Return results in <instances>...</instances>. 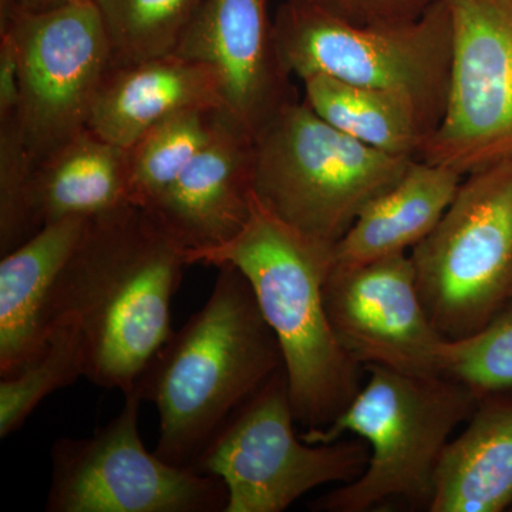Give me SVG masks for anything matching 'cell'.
<instances>
[{"label":"cell","mask_w":512,"mask_h":512,"mask_svg":"<svg viewBox=\"0 0 512 512\" xmlns=\"http://www.w3.org/2000/svg\"><path fill=\"white\" fill-rule=\"evenodd\" d=\"M106 26L111 66L170 55L205 0H93Z\"/></svg>","instance_id":"603a6c76"},{"label":"cell","mask_w":512,"mask_h":512,"mask_svg":"<svg viewBox=\"0 0 512 512\" xmlns=\"http://www.w3.org/2000/svg\"><path fill=\"white\" fill-rule=\"evenodd\" d=\"M326 13L352 25L379 26L413 22L439 0H281Z\"/></svg>","instance_id":"484cf974"},{"label":"cell","mask_w":512,"mask_h":512,"mask_svg":"<svg viewBox=\"0 0 512 512\" xmlns=\"http://www.w3.org/2000/svg\"><path fill=\"white\" fill-rule=\"evenodd\" d=\"M330 325L363 367L439 377L447 339L421 301L410 254L330 268L323 285Z\"/></svg>","instance_id":"7c38bea8"},{"label":"cell","mask_w":512,"mask_h":512,"mask_svg":"<svg viewBox=\"0 0 512 512\" xmlns=\"http://www.w3.org/2000/svg\"><path fill=\"white\" fill-rule=\"evenodd\" d=\"M464 175L416 160L399 183L363 208L333 248V265L360 266L406 255L437 227Z\"/></svg>","instance_id":"e0dca14e"},{"label":"cell","mask_w":512,"mask_h":512,"mask_svg":"<svg viewBox=\"0 0 512 512\" xmlns=\"http://www.w3.org/2000/svg\"><path fill=\"white\" fill-rule=\"evenodd\" d=\"M333 248L254 198L237 237L191 258V265H232L247 276L281 346L293 416L306 430L326 429L338 419L362 389L366 370L336 338L326 312L323 285Z\"/></svg>","instance_id":"3957f363"},{"label":"cell","mask_w":512,"mask_h":512,"mask_svg":"<svg viewBox=\"0 0 512 512\" xmlns=\"http://www.w3.org/2000/svg\"><path fill=\"white\" fill-rule=\"evenodd\" d=\"M22 99L18 50L9 33L0 32V120L18 116Z\"/></svg>","instance_id":"4316f807"},{"label":"cell","mask_w":512,"mask_h":512,"mask_svg":"<svg viewBox=\"0 0 512 512\" xmlns=\"http://www.w3.org/2000/svg\"><path fill=\"white\" fill-rule=\"evenodd\" d=\"M441 375L478 397L512 387V299L477 335L444 343Z\"/></svg>","instance_id":"cb8c5ba5"},{"label":"cell","mask_w":512,"mask_h":512,"mask_svg":"<svg viewBox=\"0 0 512 512\" xmlns=\"http://www.w3.org/2000/svg\"><path fill=\"white\" fill-rule=\"evenodd\" d=\"M18 50L20 131L35 163L89 128L111 67V45L94 2L0 20Z\"/></svg>","instance_id":"30bf717a"},{"label":"cell","mask_w":512,"mask_h":512,"mask_svg":"<svg viewBox=\"0 0 512 512\" xmlns=\"http://www.w3.org/2000/svg\"><path fill=\"white\" fill-rule=\"evenodd\" d=\"M410 258L441 335L453 342L481 332L512 299V158L467 174Z\"/></svg>","instance_id":"52a82bcc"},{"label":"cell","mask_w":512,"mask_h":512,"mask_svg":"<svg viewBox=\"0 0 512 512\" xmlns=\"http://www.w3.org/2000/svg\"><path fill=\"white\" fill-rule=\"evenodd\" d=\"M416 160L367 146L295 99L256 131L252 190L285 224L336 245Z\"/></svg>","instance_id":"5b68a950"},{"label":"cell","mask_w":512,"mask_h":512,"mask_svg":"<svg viewBox=\"0 0 512 512\" xmlns=\"http://www.w3.org/2000/svg\"><path fill=\"white\" fill-rule=\"evenodd\" d=\"M188 265L187 251L143 207L124 202L89 218L53 286L47 323L79 330L90 382L133 392L173 335L171 299Z\"/></svg>","instance_id":"6da1fadb"},{"label":"cell","mask_w":512,"mask_h":512,"mask_svg":"<svg viewBox=\"0 0 512 512\" xmlns=\"http://www.w3.org/2000/svg\"><path fill=\"white\" fill-rule=\"evenodd\" d=\"M460 436L441 457L430 512L512 508V387L478 397Z\"/></svg>","instance_id":"ac0fdd59"},{"label":"cell","mask_w":512,"mask_h":512,"mask_svg":"<svg viewBox=\"0 0 512 512\" xmlns=\"http://www.w3.org/2000/svg\"><path fill=\"white\" fill-rule=\"evenodd\" d=\"M143 400L124 394L106 426L83 439L63 437L52 447L47 512H225L221 478L167 463L138 433Z\"/></svg>","instance_id":"9c48e42d"},{"label":"cell","mask_w":512,"mask_h":512,"mask_svg":"<svg viewBox=\"0 0 512 512\" xmlns=\"http://www.w3.org/2000/svg\"><path fill=\"white\" fill-rule=\"evenodd\" d=\"M369 379L338 419L323 430H306L309 444L355 434L369 444L362 476L312 501L320 512H366L390 501L429 511L441 457L451 434L470 419L478 396L450 377L407 375L367 366Z\"/></svg>","instance_id":"277c9868"},{"label":"cell","mask_w":512,"mask_h":512,"mask_svg":"<svg viewBox=\"0 0 512 512\" xmlns=\"http://www.w3.org/2000/svg\"><path fill=\"white\" fill-rule=\"evenodd\" d=\"M35 158L16 117L0 120V255L9 254L32 237L29 187Z\"/></svg>","instance_id":"d4e9b609"},{"label":"cell","mask_w":512,"mask_h":512,"mask_svg":"<svg viewBox=\"0 0 512 512\" xmlns=\"http://www.w3.org/2000/svg\"><path fill=\"white\" fill-rule=\"evenodd\" d=\"M89 218L45 225L0 262V377H12L39 352L49 332L53 286Z\"/></svg>","instance_id":"2e32d148"},{"label":"cell","mask_w":512,"mask_h":512,"mask_svg":"<svg viewBox=\"0 0 512 512\" xmlns=\"http://www.w3.org/2000/svg\"><path fill=\"white\" fill-rule=\"evenodd\" d=\"M254 136L222 109L207 146L183 174L144 208L187 251L227 244L247 224L254 207Z\"/></svg>","instance_id":"5bb4252c"},{"label":"cell","mask_w":512,"mask_h":512,"mask_svg":"<svg viewBox=\"0 0 512 512\" xmlns=\"http://www.w3.org/2000/svg\"><path fill=\"white\" fill-rule=\"evenodd\" d=\"M174 53L217 69L225 110L252 136L295 100L276 56L268 0H205Z\"/></svg>","instance_id":"4fadbf2b"},{"label":"cell","mask_w":512,"mask_h":512,"mask_svg":"<svg viewBox=\"0 0 512 512\" xmlns=\"http://www.w3.org/2000/svg\"><path fill=\"white\" fill-rule=\"evenodd\" d=\"M190 109H225L224 84L210 64L170 53L111 66L94 100L89 128L130 148L151 127Z\"/></svg>","instance_id":"9a60e30c"},{"label":"cell","mask_w":512,"mask_h":512,"mask_svg":"<svg viewBox=\"0 0 512 512\" xmlns=\"http://www.w3.org/2000/svg\"><path fill=\"white\" fill-rule=\"evenodd\" d=\"M221 110L180 111L127 148L128 202L150 207L207 146Z\"/></svg>","instance_id":"44dd1931"},{"label":"cell","mask_w":512,"mask_h":512,"mask_svg":"<svg viewBox=\"0 0 512 512\" xmlns=\"http://www.w3.org/2000/svg\"><path fill=\"white\" fill-rule=\"evenodd\" d=\"M453 64L446 111L419 160L466 177L512 158V0H447Z\"/></svg>","instance_id":"8fae6325"},{"label":"cell","mask_w":512,"mask_h":512,"mask_svg":"<svg viewBox=\"0 0 512 512\" xmlns=\"http://www.w3.org/2000/svg\"><path fill=\"white\" fill-rule=\"evenodd\" d=\"M279 64L289 77L325 74L342 82L409 97L439 127L453 64V20L447 0L421 18L359 26L319 10L281 2L272 18Z\"/></svg>","instance_id":"8992f818"},{"label":"cell","mask_w":512,"mask_h":512,"mask_svg":"<svg viewBox=\"0 0 512 512\" xmlns=\"http://www.w3.org/2000/svg\"><path fill=\"white\" fill-rule=\"evenodd\" d=\"M281 367V346L247 276L220 266L204 308L161 346L134 386L160 414L154 453L174 466H194L232 414Z\"/></svg>","instance_id":"7a4b0ae2"},{"label":"cell","mask_w":512,"mask_h":512,"mask_svg":"<svg viewBox=\"0 0 512 512\" xmlns=\"http://www.w3.org/2000/svg\"><path fill=\"white\" fill-rule=\"evenodd\" d=\"M296 423L285 366L232 414L192 470L221 478L225 512H282L326 484H349L370 458L363 439L309 444Z\"/></svg>","instance_id":"ba28073f"},{"label":"cell","mask_w":512,"mask_h":512,"mask_svg":"<svg viewBox=\"0 0 512 512\" xmlns=\"http://www.w3.org/2000/svg\"><path fill=\"white\" fill-rule=\"evenodd\" d=\"M84 2L92 0H0V20L8 19L16 13H42Z\"/></svg>","instance_id":"83f0119b"},{"label":"cell","mask_w":512,"mask_h":512,"mask_svg":"<svg viewBox=\"0 0 512 512\" xmlns=\"http://www.w3.org/2000/svg\"><path fill=\"white\" fill-rule=\"evenodd\" d=\"M128 202V150L90 128L40 158L29 187L33 234L66 218H92Z\"/></svg>","instance_id":"d6986e66"},{"label":"cell","mask_w":512,"mask_h":512,"mask_svg":"<svg viewBox=\"0 0 512 512\" xmlns=\"http://www.w3.org/2000/svg\"><path fill=\"white\" fill-rule=\"evenodd\" d=\"M511 511H512V508H511Z\"/></svg>","instance_id":"f1b7e54d"},{"label":"cell","mask_w":512,"mask_h":512,"mask_svg":"<svg viewBox=\"0 0 512 512\" xmlns=\"http://www.w3.org/2000/svg\"><path fill=\"white\" fill-rule=\"evenodd\" d=\"M302 83L303 101L320 119L376 150L419 160L434 133L420 107L402 94L356 86L325 74Z\"/></svg>","instance_id":"ffe728a7"},{"label":"cell","mask_w":512,"mask_h":512,"mask_svg":"<svg viewBox=\"0 0 512 512\" xmlns=\"http://www.w3.org/2000/svg\"><path fill=\"white\" fill-rule=\"evenodd\" d=\"M86 370L79 330L60 320L50 323L39 352L16 375L0 382V437L22 429L47 396L86 377Z\"/></svg>","instance_id":"7402d4cb"}]
</instances>
